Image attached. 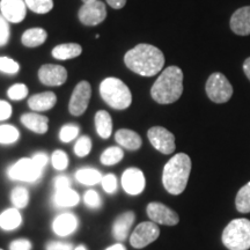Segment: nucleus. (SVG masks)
<instances>
[{
    "instance_id": "f257e3e1",
    "label": "nucleus",
    "mask_w": 250,
    "mask_h": 250,
    "mask_svg": "<svg viewBox=\"0 0 250 250\" xmlns=\"http://www.w3.org/2000/svg\"><path fill=\"white\" fill-rule=\"evenodd\" d=\"M127 68L143 77H153L165 65V56L160 49L151 44H138L124 56Z\"/></svg>"
},
{
    "instance_id": "f03ea898",
    "label": "nucleus",
    "mask_w": 250,
    "mask_h": 250,
    "mask_svg": "<svg viewBox=\"0 0 250 250\" xmlns=\"http://www.w3.org/2000/svg\"><path fill=\"white\" fill-rule=\"evenodd\" d=\"M183 93V72L177 66H169L162 72L151 88V96L160 104L176 102Z\"/></svg>"
},
{
    "instance_id": "7ed1b4c3",
    "label": "nucleus",
    "mask_w": 250,
    "mask_h": 250,
    "mask_svg": "<svg viewBox=\"0 0 250 250\" xmlns=\"http://www.w3.org/2000/svg\"><path fill=\"white\" fill-rule=\"evenodd\" d=\"M191 171V159L186 153L174 155L165 165L162 184L170 195H181L186 190Z\"/></svg>"
},
{
    "instance_id": "20e7f679",
    "label": "nucleus",
    "mask_w": 250,
    "mask_h": 250,
    "mask_svg": "<svg viewBox=\"0 0 250 250\" xmlns=\"http://www.w3.org/2000/svg\"><path fill=\"white\" fill-rule=\"evenodd\" d=\"M100 95L109 107L116 110H124L132 103L130 88L121 79L107 78L100 85Z\"/></svg>"
},
{
    "instance_id": "39448f33",
    "label": "nucleus",
    "mask_w": 250,
    "mask_h": 250,
    "mask_svg": "<svg viewBox=\"0 0 250 250\" xmlns=\"http://www.w3.org/2000/svg\"><path fill=\"white\" fill-rule=\"evenodd\" d=\"M224 246L229 250H248L250 248V220L245 218L234 219L225 227Z\"/></svg>"
},
{
    "instance_id": "423d86ee",
    "label": "nucleus",
    "mask_w": 250,
    "mask_h": 250,
    "mask_svg": "<svg viewBox=\"0 0 250 250\" xmlns=\"http://www.w3.org/2000/svg\"><path fill=\"white\" fill-rule=\"evenodd\" d=\"M43 174V168L35 164L31 158H23L15 162L7 169V175L11 180L20 182H37Z\"/></svg>"
},
{
    "instance_id": "0eeeda50",
    "label": "nucleus",
    "mask_w": 250,
    "mask_h": 250,
    "mask_svg": "<svg viewBox=\"0 0 250 250\" xmlns=\"http://www.w3.org/2000/svg\"><path fill=\"white\" fill-rule=\"evenodd\" d=\"M206 94L214 103H226L233 95V87L223 73H212L206 81Z\"/></svg>"
},
{
    "instance_id": "6e6552de",
    "label": "nucleus",
    "mask_w": 250,
    "mask_h": 250,
    "mask_svg": "<svg viewBox=\"0 0 250 250\" xmlns=\"http://www.w3.org/2000/svg\"><path fill=\"white\" fill-rule=\"evenodd\" d=\"M160 235V228L153 221H144L134 228L130 236V245L136 249H143L151 245Z\"/></svg>"
},
{
    "instance_id": "1a4fd4ad",
    "label": "nucleus",
    "mask_w": 250,
    "mask_h": 250,
    "mask_svg": "<svg viewBox=\"0 0 250 250\" xmlns=\"http://www.w3.org/2000/svg\"><path fill=\"white\" fill-rule=\"evenodd\" d=\"M92 96V87L87 81H80L73 89L68 103V110L73 116H81L86 111Z\"/></svg>"
},
{
    "instance_id": "9d476101",
    "label": "nucleus",
    "mask_w": 250,
    "mask_h": 250,
    "mask_svg": "<svg viewBox=\"0 0 250 250\" xmlns=\"http://www.w3.org/2000/svg\"><path fill=\"white\" fill-rule=\"evenodd\" d=\"M147 137L149 143L156 151L162 154H171L176 148L175 146V136L162 126H153L148 130Z\"/></svg>"
},
{
    "instance_id": "9b49d317",
    "label": "nucleus",
    "mask_w": 250,
    "mask_h": 250,
    "mask_svg": "<svg viewBox=\"0 0 250 250\" xmlns=\"http://www.w3.org/2000/svg\"><path fill=\"white\" fill-rule=\"evenodd\" d=\"M107 18V9L104 2L95 1L85 2L79 11V20L85 26H96L104 21Z\"/></svg>"
},
{
    "instance_id": "f8f14e48",
    "label": "nucleus",
    "mask_w": 250,
    "mask_h": 250,
    "mask_svg": "<svg viewBox=\"0 0 250 250\" xmlns=\"http://www.w3.org/2000/svg\"><path fill=\"white\" fill-rule=\"evenodd\" d=\"M148 218L151 221L159 225H166V226H175L179 224L180 218L179 214L167 205L162 204V203L152 202L149 203L146 208Z\"/></svg>"
},
{
    "instance_id": "ddd939ff",
    "label": "nucleus",
    "mask_w": 250,
    "mask_h": 250,
    "mask_svg": "<svg viewBox=\"0 0 250 250\" xmlns=\"http://www.w3.org/2000/svg\"><path fill=\"white\" fill-rule=\"evenodd\" d=\"M122 187L130 196H138L145 190V175L138 168H127L122 175Z\"/></svg>"
},
{
    "instance_id": "4468645a",
    "label": "nucleus",
    "mask_w": 250,
    "mask_h": 250,
    "mask_svg": "<svg viewBox=\"0 0 250 250\" xmlns=\"http://www.w3.org/2000/svg\"><path fill=\"white\" fill-rule=\"evenodd\" d=\"M39 79L45 86H62L67 80V71L61 65L45 64L39 70Z\"/></svg>"
},
{
    "instance_id": "2eb2a0df",
    "label": "nucleus",
    "mask_w": 250,
    "mask_h": 250,
    "mask_svg": "<svg viewBox=\"0 0 250 250\" xmlns=\"http://www.w3.org/2000/svg\"><path fill=\"white\" fill-rule=\"evenodd\" d=\"M27 8L24 0H0L1 15L8 22H21L26 18Z\"/></svg>"
},
{
    "instance_id": "dca6fc26",
    "label": "nucleus",
    "mask_w": 250,
    "mask_h": 250,
    "mask_svg": "<svg viewBox=\"0 0 250 250\" xmlns=\"http://www.w3.org/2000/svg\"><path fill=\"white\" fill-rule=\"evenodd\" d=\"M79 227V219L73 213H62L55 218L52 229L58 236H68Z\"/></svg>"
},
{
    "instance_id": "f3484780",
    "label": "nucleus",
    "mask_w": 250,
    "mask_h": 250,
    "mask_svg": "<svg viewBox=\"0 0 250 250\" xmlns=\"http://www.w3.org/2000/svg\"><path fill=\"white\" fill-rule=\"evenodd\" d=\"M230 28L236 35H250V6L239 8L230 18Z\"/></svg>"
},
{
    "instance_id": "a211bd4d",
    "label": "nucleus",
    "mask_w": 250,
    "mask_h": 250,
    "mask_svg": "<svg viewBox=\"0 0 250 250\" xmlns=\"http://www.w3.org/2000/svg\"><path fill=\"white\" fill-rule=\"evenodd\" d=\"M134 220H136V215L131 211L124 212L115 220L114 225H112V235L117 241H124L129 236L130 229Z\"/></svg>"
},
{
    "instance_id": "6ab92c4d",
    "label": "nucleus",
    "mask_w": 250,
    "mask_h": 250,
    "mask_svg": "<svg viewBox=\"0 0 250 250\" xmlns=\"http://www.w3.org/2000/svg\"><path fill=\"white\" fill-rule=\"evenodd\" d=\"M21 123L27 129L39 134H44L49 129V118L36 112H28L21 116Z\"/></svg>"
},
{
    "instance_id": "aec40b11",
    "label": "nucleus",
    "mask_w": 250,
    "mask_h": 250,
    "mask_svg": "<svg viewBox=\"0 0 250 250\" xmlns=\"http://www.w3.org/2000/svg\"><path fill=\"white\" fill-rule=\"evenodd\" d=\"M57 96L52 92H43L35 94L28 100V105L34 111H46L55 107Z\"/></svg>"
},
{
    "instance_id": "412c9836",
    "label": "nucleus",
    "mask_w": 250,
    "mask_h": 250,
    "mask_svg": "<svg viewBox=\"0 0 250 250\" xmlns=\"http://www.w3.org/2000/svg\"><path fill=\"white\" fill-rule=\"evenodd\" d=\"M115 140L121 147L129 149V151H137L142 147L143 140L137 132L129 129H121L115 134Z\"/></svg>"
},
{
    "instance_id": "4be33fe9",
    "label": "nucleus",
    "mask_w": 250,
    "mask_h": 250,
    "mask_svg": "<svg viewBox=\"0 0 250 250\" xmlns=\"http://www.w3.org/2000/svg\"><path fill=\"white\" fill-rule=\"evenodd\" d=\"M80 201V197L77 191H74L72 188H65V189L55 190L54 205L56 208H73Z\"/></svg>"
},
{
    "instance_id": "5701e85b",
    "label": "nucleus",
    "mask_w": 250,
    "mask_h": 250,
    "mask_svg": "<svg viewBox=\"0 0 250 250\" xmlns=\"http://www.w3.org/2000/svg\"><path fill=\"white\" fill-rule=\"evenodd\" d=\"M22 224V215L17 208H7L0 214V228L4 230H14Z\"/></svg>"
},
{
    "instance_id": "b1692460",
    "label": "nucleus",
    "mask_w": 250,
    "mask_h": 250,
    "mask_svg": "<svg viewBox=\"0 0 250 250\" xmlns=\"http://www.w3.org/2000/svg\"><path fill=\"white\" fill-rule=\"evenodd\" d=\"M81 52H83V48H81L80 44H77V43H65V44L55 46L51 55L54 56V58L58 59V61H67V59L76 58L78 56H80Z\"/></svg>"
},
{
    "instance_id": "393cba45",
    "label": "nucleus",
    "mask_w": 250,
    "mask_h": 250,
    "mask_svg": "<svg viewBox=\"0 0 250 250\" xmlns=\"http://www.w3.org/2000/svg\"><path fill=\"white\" fill-rule=\"evenodd\" d=\"M96 132L102 139H108L112 133V120L110 114L105 110H100L95 114Z\"/></svg>"
},
{
    "instance_id": "a878e982",
    "label": "nucleus",
    "mask_w": 250,
    "mask_h": 250,
    "mask_svg": "<svg viewBox=\"0 0 250 250\" xmlns=\"http://www.w3.org/2000/svg\"><path fill=\"white\" fill-rule=\"evenodd\" d=\"M48 34L42 28H31L22 34L21 41L22 44L28 48H36V46L42 45L45 42Z\"/></svg>"
},
{
    "instance_id": "bb28decb",
    "label": "nucleus",
    "mask_w": 250,
    "mask_h": 250,
    "mask_svg": "<svg viewBox=\"0 0 250 250\" xmlns=\"http://www.w3.org/2000/svg\"><path fill=\"white\" fill-rule=\"evenodd\" d=\"M102 177L101 171L94 168H83L76 173L77 181L83 186H95L101 183Z\"/></svg>"
},
{
    "instance_id": "cd10ccee",
    "label": "nucleus",
    "mask_w": 250,
    "mask_h": 250,
    "mask_svg": "<svg viewBox=\"0 0 250 250\" xmlns=\"http://www.w3.org/2000/svg\"><path fill=\"white\" fill-rule=\"evenodd\" d=\"M235 205L236 210L241 213H249L250 212V182L239 190L235 198Z\"/></svg>"
},
{
    "instance_id": "c85d7f7f",
    "label": "nucleus",
    "mask_w": 250,
    "mask_h": 250,
    "mask_svg": "<svg viewBox=\"0 0 250 250\" xmlns=\"http://www.w3.org/2000/svg\"><path fill=\"white\" fill-rule=\"evenodd\" d=\"M123 149L121 147H117V146H111V147H108L102 153L100 161H101V164L104 166H114L118 164V162L123 159Z\"/></svg>"
},
{
    "instance_id": "c756f323",
    "label": "nucleus",
    "mask_w": 250,
    "mask_h": 250,
    "mask_svg": "<svg viewBox=\"0 0 250 250\" xmlns=\"http://www.w3.org/2000/svg\"><path fill=\"white\" fill-rule=\"evenodd\" d=\"M11 201L14 208H17L18 210L27 208L28 203H29V192L24 187L14 188L11 192Z\"/></svg>"
},
{
    "instance_id": "7c9ffc66",
    "label": "nucleus",
    "mask_w": 250,
    "mask_h": 250,
    "mask_svg": "<svg viewBox=\"0 0 250 250\" xmlns=\"http://www.w3.org/2000/svg\"><path fill=\"white\" fill-rule=\"evenodd\" d=\"M19 137H20L19 130L13 125H0V144L4 145L14 144L19 140Z\"/></svg>"
},
{
    "instance_id": "2f4dec72",
    "label": "nucleus",
    "mask_w": 250,
    "mask_h": 250,
    "mask_svg": "<svg viewBox=\"0 0 250 250\" xmlns=\"http://www.w3.org/2000/svg\"><path fill=\"white\" fill-rule=\"evenodd\" d=\"M27 7L37 14H45L54 8L52 0H24Z\"/></svg>"
},
{
    "instance_id": "473e14b6",
    "label": "nucleus",
    "mask_w": 250,
    "mask_h": 250,
    "mask_svg": "<svg viewBox=\"0 0 250 250\" xmlns=\"http://www.w3.org/2000/svg\"><path fill=\"white\" fill-rule=\"evenodd\" d=\"M92 151V140L89 137L83 136L77 140L76 145H74V153L79 158H85Z\"/></svg>"
},
{
    "instance_id": "72a5a7b5",
    "label": "nucleus",
    "mask_w": 250,
    "mask_h": 250,
    "mask_svg": "<svg viewBox=\"0 0 250 250\" xmlns=\"http://www.w3.org/2000/svg\"><path fill=\"white\" fill-rule=\"evenodd\" d=\"M80 127L76 124H66L62 127L59 131V139L62 143H71L74 140L79 134Z\"/></svg>"
},
{
    "instance_id": "f704fd0d",
    "label": "nucleus",
    "mask_w": 250,
    "mask_h": 250,
    "mask_svg": "<svg viewBox=\"0 0 250 250\" xmlns=\"http://www.w3.org/2000/svg\"><path fill=\"white\" fill-rule=\"evenodd\" d=\"M51 164L56 170H65L68 166V156L64 151L56 149L51 155Z\"/></svg>"
},
{
    "instance_id": "c9c22d12",
    "label": "nucleus",
    "mask_w": 250,
    "mask_h": 250,
    "mask_svg": "<svg viewBox=\"0 0 250 250\" xmlns=\"http://www.w3.org/2000/svg\"><path fill=\"white\" fill-rule=\"evenodd\" d=\"M28 95V87L23 83H17V85H13L11 88L8 89L7 96L13 101H20V100H23L27 98Z\"/></svg>"
},
{
    "instance_id": "e433bc0d",
    "label": "nucleus",
    "mask_w": 250,
    "mask_h": 250,
    "mask_svg": "<svg viewBox=\"0 0 250 250\" xmlns=\"http://www.w3.org/2000/svg\"><path fill=\"white\" fill-rule=\"evenodd\" d=\"M20 66L15 61L8 57H0V72L7 74H17Z\"/></svg>"
},
{
    "instance_id": "4c0bfd02",
    "label": "nucleus",
    "mask_w": 250,
    "mask_h": 250,
    "mask_svg": "<svg viewBox=\"0 0 250 250\" xmlns=\"http://www.w3.org/2000/svg\"><path fill=\"white\" fill-rule=\"evenodd\" d=\"M102 188L105 192L109 193V195H112L117 191V177L115 176L114 174H107L102 177L101 181Z\"/></svg>"
},
{
    "instance_id": "58836bf2",
    "label": "nucleus",
    "mask_w": 250,
    "mask_h": 250,
    "mask_svg": "<svg viewBox=\"0 0 250 250\" xmlns=\"http://www.w3.org/2000/svg\"><path fill=\"white\" fill-rule=\"evenodd\" d=\"M83 202H85L87 208H99L101 206V197L95 190H88L83 195Z\"/></svg>"
},
{
    "instance_id": "ea45409f",
    "label": "nucleus",
    "mask_w": 250,
    "mask_h": 250,
    "mask_svg": "<svg viewBox=\"0 0 250 250\" xmlns=\"http://www.w3.org/2000/svg\"><path fill=\"white\" fill-rule=\"evenodd\" d=\"M9 40V23L6 19L0 14V46L7 44Z\"/></svg>"
},
{
    "instance_id": "a19ab883",
    "label": "nucleus",
    "mask_w": 250,
    "mask_h": 250,
    "mask_svg": "<svg viewBox=\"0 0 250 250\" xmlns=\"http://www.w3.org/2000/svg\"><path fill=\"white\" fill-rule=\"evenodd\" d=\"M31 248H33V245L29 240L26 239L14 240L9 245V250H31Z\"/></svg>"
},
{
    "instance_id": "79ce46f5",
    "label": "nucleus",
    "mask_w": 250,
    "mask_h": 250,
    "mask_svg": "<svg viewBox=\"0 0 250 250\" xmlns=\"http://www.w3.org/2000/svg\"><path fill=\"white\" fill-rule=\"evenodd\" d=\"M46 250H73V245L68 242L50 241L45 246Z\"/></svg>"
},
{
    "instance_id": "37998d69",
    "label": "nucleus",
    "mask_w": 250,
    "mask_h": 250,
    "mask_svg": "<svg viewBox=\"0 0 250 250\" xmlns=\"http://www.w3.org/2000/svg\"><path fill=\"white\" fill-rule=\"evenodd\" d=\"M12 115V107L8 102L0 100V121L8 120Z\"/></svg>"
},
{
    "instance_id": "c03bdc74",
    "label": "nucleus",
    "mask_w": 250,
    "mask_h": 250,
    "mask_svg": "<svg viewBox=\"0 0 250 250\" xmlns=\"http://www.w3.org/2000/svg\"><path fill=\"white\" fill-rule=\"evenodd\" d=\"M31 159L35 161V164L37 166H40V167L43 168V169H44V167L49 161L48 155H46V153H44V152H36L35 154L33 155V158H31Z\"/></svg>"
},
{
    "instance_id": "a18cd8bd",
    "label": "nucleus",
    "mask_w": 250,
    "mask_h": 250,
    "mask_svg": "<svg viewBox=\"0 0 250 250\" xmlns=\"http://www.w3.org/2000/svg\"><path fill=\"white\" fill-rule=\"evenodd\" d=\"M70 186H71V181L66 176H57L54 180L55 190L65 189V188H70Z\"/></svg>"
},
{
    "instance_id": "49530a36",
    "label": "nucleus",
    "mask_w": 250,
    "mask_h": 250,
    "mask_svg": "<svg viewBox=\"0 0 250 250\" xmlns=\"http://www.w3.org/2000/svg\"><path fill=\"white\" fill-rule=\"evenodd\" d=\"M107 2L110 7L115 9H121L126 4V0H107Z\"/></svg>"
},
{
    "instance_id": "de8ad7c7",
    "label": "nucleus",
    "mask_w": 250,
    "mask_h": 250,
    "mask_svg": "<svg viewBox=\"0 0 250 250\" xmlns=\"http://www.w3.org/2000/svg\"><path fill=\"white\" fill-rule=\"evenodd\" d=\"M243 72H245L247 78L250 80V57L247 58L245 62H243Z\"/></svg>"
},
{
    "instance_id": "09e8293b",
    "label": "nucleus",
    "mask_w": 250,
    "mask_h": 250,
    "mask_svg": "<svg viewBox=\"0 0 250 250\" xmlns=\"http://www.w3.org/2000/svg\"><path fill=\"white\" fill-rule=\"evenodd\" d=\"M105 250H126V248L122 245V243H115V245H112L107 248Z\"/></svg>"
},
{
    "instance_id": "8fccbe9b",
    "label": "nucleus",
    "mask_w": 250,
    "mask_h": 250,
    "mask_svg": "<svg viewBox=\"0 0 250 250\" xmlns=\"http://www.w3.org/2000/svg\"><path fill=\"white\" fill-rule=\"evenodd\" d=\"M74 250H88V249L86 248V246H83V245H80V246H78L77 248L74 249Z\"/></svg>"
},
{
    "instance_id": "3c124183",
    "label": "nucleus",
    "mask_w": 250,
    "mask_h": 250,
    "mask_svg": "<svg viewBox=\"0 0 250 250\" xmlns=\"http://www.w3.org/2000/svg\"><path fill=\"white\" fill-rule=\"evenodd\" d=\"M83 4H85V2H90V1H95V0H83Z\"/></svg>"
},
{
    "instance_id": "603ef678",
    "label": "nucleus",
    "mask_w": 250,
    "mask_h": 250,
    "mask_svg": "<svg viewBox=\"0 0 250 250\" xmlns=\"http://www.w3.org/2000/svg\"><path fill=\"white\" fill-rule=\"evenodd\" d=\"M0 250H2V249H0Z\"/></svg>"
}]
</instances>
